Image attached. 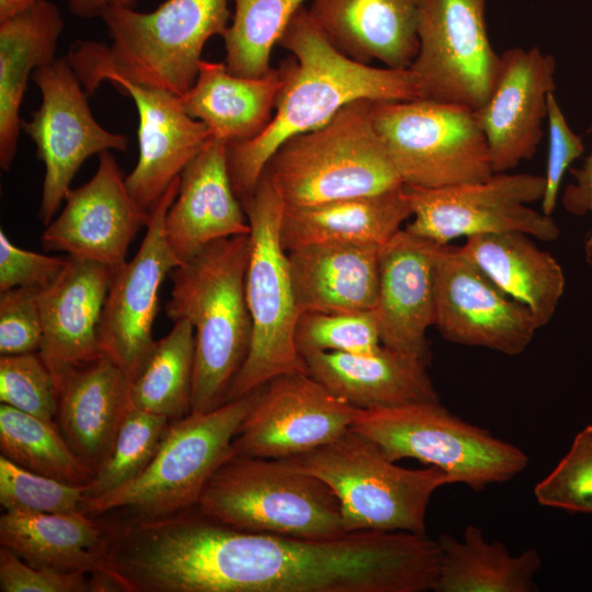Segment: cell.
Listing matches in <instances>:
<instances>
[{"mask_svg":"<svg viewBox=\"0 0 592 592\" xmlns=\"http://www.w3.org/2000/svg\"><path fill=\"white\" fill-rule=\"evenodd\" d=\"M278 45L292 55L280 65L275 113L255 138L229 145L228 170L241 205L253 194L267 162L287 139L317 129L356 100L396 102L418 98L408 69L373 67L339 52L301 7Z\"/></svg>","mask_w":592,"mask_h":592,"instance_id":"cell-1","label":"cell"},{"mask_svg":"<svg viewBox=\"0 0 592 592\" xmlns=\"http://www.w3.org/2000/svg\"><path fill=\"white\" fill-rule=\"evenodd\" d=\"M112 44L76 42L66 58L89 95L121 77L178 96L194 84L201 55L228 27V0H164L151 12L110 8L100 16Z\"/></svg>","mask_w":592,"mask_h":592,"instance_id":"cell-2","label":"cell"},{"mask_svg":"<svg viewBox=\"0 0 592 592\" xmlns=\"http://www.w3.org/2000/svg\"><path fill=\"white\" fill-rule=\"evenodd\" d=\"M249 253L250 234L232 236L209 243L169 273L166 315L194 329L191 412L224 405L247 358L252 333L244 289Z\"/></svg>","mask_w":592,"mask_h":592,"instance_id":"cell-3","label":"cell"},{"mask_svg":"<svg viewBox=\"0 0 592 592\" xmlns=\"http://www.w3.org/2000/svg\"><path fill=\"white\" fill-rule=\"evenodd\" d=\"M373 103L353 101L321 127L280 146L264 171L286 206L373 195L403 185L375 128Z\"/></svg>","mask_w":592,"mask_h":592,"instance_id":"cell-4","label":"cell"},{"mask_svg":"<svg viewBox=\"0 0 592 592\" xmlns=\"http://www.w3.org/2000/svg\"><path fill=\"white\" fill-rule=\"evenodd\" d=\"M322 480L337 497L345 532L425 534V515L436 489L453 483L437 467L403 468L352 428L335 441L280 459Z\"/></svg>","mask_w":592,"mask_h":592,"instance_id":"cell-5","label":"cell"},{"mask_svg":"<svg viewBox=\"0 0 592 592\" xmlns=\"http://www.w3.org/2000/svg\"><path fill=\"white\" fill-rule=\"evenodd\" d=\"M263 387L212 411L171 420L146 469L102 497L84 499L82 512L151 519L195 506L210 476L235 453L232 442Z\"/></svg>","mask_w":592,"mask_h":592,"instance_id":"cell-6","label":"cell"},{"mask_svg":"<svg viewBox=\"0 0 592 592\" xmlns=\"http://www.w3.org/2000/svg\"><path fill=\"white\" fill-rule=\"evenodd\" d=\"M242 207L250 224L244 289L252 333L247 358L229 388L226 402L261 388L278 376L308 373L307 363L295 343L300 315L287 252L281 241L285 203L265 171Z\"/></svg>","mask_w":592,"mask_h":592,"instance_id":"cell-7","label":"cell"},{"mask_svg":"<svg viewBox=\"0 0 592 592\" xmlns=\"http://www.w3.org/2000/svg\"><path fill=\"white\" fill-rule=\"evenodd\" d=\"M195 506L239 531L305 538L346 533L332 490L280 459L234 453L210 476Z\"/></svg>","mask_w":592,"mask_h":592,"instance_id":"cell-8","label":"cell"},{"mask_svg":"<svg viewBox=\"0 0 592 592\" xmlns=\"http://www.w3.org/2000/svg\"><path fill=\"white\" fill-rule=\"evenodd\" d=\"M352 429L375 442L390 460L418 459L474 491L509 481L528 464L517 446L452 414L440 401L358 409Z\"/></svg>","mask_w":592,"mask_h":592,"instance_id":"cell-9","label":"cell"},{"mask_svg":"<svg viewBox=\"0 0 592 592\" xmlns=\"http://www.w3.org/2000/svg\"><path fill=\"white\" fill-rule=\"evenodd\" d=\"M373 121L402 183L440 189L493 174L474 111L425 99L374 102Z\"/></svg>","mask_w":592,"mask_h":592,"instance_id":"cell-10","label":"cell"},{"mask_svg":"<svg viewBox=\"0 0 592 592\" xmlns=\"http://www.w3.org/2000/svg\"><path fill=\"white\" fill-rule=\"evenodd\" d=\"M405 189L412 210L405 229L439 244L504 231L524 232L543 241L559 237L551 216L528 206L542 201L544 175L500 172L453 186Z\"/></svg>","mask_w":592,"mask_h":592,"instance_id":"cell-11","label":"cell"},{"mask_svg":"<svg viewBox=\"0 0 592 592\" xmlns=\"http://www.w3.org/2000/svg\"><path fill=\"white\" fill-rule=\"evenodd\" d=\"M419 49L408 68L418 98L476 111L500 65L486 24V0H420Z\"/></svg>","mask_w":592,"mask_h":592,"instance_id":"cell-12","label":"cell"},{"mask_svg":"<svg viewBox=\"0 0 592 592\" xmlns=\"http://www.w3.org/2000/svg\"><path fill=\"white\" fill-rule=\"evenodd\" d=\"M32 78L42 104L31 121H21V129L35 141L37 157L45 164L38 218L48 225L82 163L110 149L125 150L128 138L95 121L89 94L66 56L37 68Z\"/></svg>","mask_w":592,"mask_h":592,"instance_id":"cell-13","label":"cell"},{"mask_svg":"<svg viewBox=\"0 0 592 592\" xmlns=\"http://www.w3.org/2000/svg\"><path fill=\"white\" fill-rule=\"evenodd\" d=\"M179 185L180 177L152 208L136 254L115 270L102 312L99 331L102 353L117 364L130 382L143 368L156 342L152 328L159 309V289L171 270L181 263L164 234L166 215Z\"/></svg>","mask_w":592,"mask_h":592,"instance_id":"cell-14","label":"cell"},{"mask_svg":"<svg viewBox=\"0 0 592 592\" xmlns=\"http://www.w3.org/2000/svg\"><path fill=\"white\" fill-rule=\"evenodd\" d=\"M357 412L309 373L285 374L263 387L232 448L238 455L269 459L299 455L342 436Z\"/></svg>","mask_w":592,"mask_h":592,"instance_id":"cell-15","label":"cell"},{"mask_svg":"<svg viewBox=\"0 0 592 592\" xmlns=\"http://www.w3.org/2000/svg\"><path fill=\"white\" fill-rule=\"evenodd\" d=\"M434 277V326L449 342L514 356L540 328L531 310L497 287L460 247H439Z\"/></svg>","mask_w":592,"mask_h":592,"instance_id":"cell-16","label":"cell"},{"mask_svg":"<svg viewBox=\"0 0 592 592\" xmlns=\"http://www.w3.org/2000/svg\"><path fill=\"white\" fill-rule=\"evenodd\" d=\"M65 201L62 210L41 236L43 249L114 271L126 262L130 243L150 219L129 195L123 171L109 150L99 155L94 175L70 189Z\"/></svg>","mask_w":592,"mask_h":592,"instance_id":"cell-17","label":"cell"},{"mask_svg":"<svg viewBox=\"0 0 592 592\" xmlns=\"http://www.w3.org/2000/svg\"><path fill=\"white\" fill-rule=\"evenodd\" d=\"M555 71L554 56L538 47H512L500 55L491 93L474 111L493 173L508 172L536 153Z\"/></svg>","mask_w":592,"mask_h":592,"instance_id":"cell-18","label":"cell"},{"mask_svg":"<svg viewBox=\"0 0 592 592\" xmlns=\"http://www.w3.org/2000/svg\"><path fill=\"white\" fill-rule=\"evenodd\" d=\"M109 81L128 94L137 109L139 156L125 184L135 203L150 215L213 134L187 114L180 96L121 77Z\"/></svg>","mask_w":592,"mask_h":592,"instance_id":"cell-19","label":"cell"},{"mask_svg":"<svg viewBox=\"0 0 592 592\" xmlns=\"http://www.w3.org/2000/svg\"><path fill=\"white\" fill-rule=\"evenodd\" d=\"M441 244L399 230L379 248L374 308L382 344L430 362L426 330L435 321V257Z\"/></svg>","mask_w":592,"mask_h":592,"instance_id":"cell-20","label":"cell"},{"mask_svg":"<svg viewBox=\"0 0 592 592\" xmlns=\"http://www.w3.org/2000/svg\"><path fill=\"white\" fill-rule=\"evenodd\" d=\"M114 270L67 255L60 274L38 292L43 337L38 354L56 380L103 356L100 325Z\"/></svg>","mask_w":592,"mask_h":592,"instance_id":"cell-21","label":"cell"},{"mask_svg":"<svg viewBox=\"0 0 592 592\" xmlns=\"http://www.w3.org/2000/svg\"><path fill=\"white\" fill-rule=\"evenodd\" d=\"M228 145L212 136L180 175L179 192L164 220L167 241L183 262L209 243L250 234L248 216L228 170Z\"/></svg>","mask_w":592,"mask_h":592,"instance_id":"cell-22","label":"cell"},{"mask_svg":"<svg viewBox=\"0 0 592 592\" xmlns=\"http://www.w3.org/2000/svg\"><path fill=\"white\" fill-rule=\"evenodd\" d=\"M55 384V422L76 455L96 474L110 456L132 407L130 379L103 355L66 371Z\"/></svg>","mask_w":592,"mask_h":592,"instance_id":"cell-23","label":"cell"},{"mask_svg":"<svg viewBox=\"0 0 592 592\" xmlns=\"http://www.w3.org/2000/svg\"><path fill=\"white\" fill-rule=\"evenodd\" d=\"M419 7L420 0H312L308 13L349 58L408 69L419 49Z\"/></svg>","mask_w":592,"mask_h":592,"instance_id":"cell-24","label":"cell"},{"mask_svg":"<svg viewBox=\"0 0 592 592\" xmlns=\"http://www.w3.org/2000/svg\"><path fill=\"white\" fill-rule=\"evenodd\" d=\"M304 358L314 378L361 410L440 401L429 363L384 345L364 354L322 352Z\"/></svg>","mask_w":592,"mask_h":592,"instance_id":"cell-25","label":"cell"},{"mask_svg":"<svg viewBox=\"0 0 592 592\" xmlns=\"http://www.w3.org/2000/svg\"><path fill=\"white\" fill-rule=\"evenodd\" d=\"M379 248L321 242L286 251L299 315L374 310Z\"/></svg>","mask_w":592,"mask_h":592,"instance_id":"cell-26","label":"cell"},{"mask_svg":"<svg viewBox=\"0 0 592 592\" xmlns=\"http://www.w3.org/2000/svg\"><path fill=\"white\" fill-rule=\"evenodd\" d=\"M412 216L405 185L373 195L307 206H286L281 241L286 251L321 243L342 242L380 247Z\"/></svg>","mask_w":592,"mask_h":592,"instance_id":"cell-27","label":"cell"},{"mask_svg":"<svg viewBox=\"0 0 592 592\" xmlns=\"http://www.w3.org/2000/svg\"><path fill=\"white\" fill-rule=\"evenodd\" d=\"M65 23L52 1L37 0L0 23V167L13 163L21 130L20 106L33 72L54 61Z\"/></svg>","mask_w":592,"mask_h":592,"instance_id":"cell-28","label":"cell"},{"mask_svg":"<svg viewBox=\"0 0 592 592\" xmlns=\"http://www.w3.org/2000/svg\"><path fill=\"white\" fill-rule=\"evenodd\" d=\"M281 87L280 68L247 78L230 73L225 62L202 59L194 84L180 99L190 116L229 146L251 140L266 128Z\"/></svg>","mask_w":592,"mask_h":592,"instance_id":"cell-29","label":"cell"},{"mask_svg":"<svg viewBox=\"0 0 592 592\" xmlns=\"http://www.w3.org/2000/svg\"><path fill=\"white\" fill-rule=\"evenodd\" d=\"M462 252L506 296L526 306L539 327L547 325L565 291L560 264L519 231L466 238Z\"/></svg>","mask_w":592,"mask_h":592,"instance_id":"cell-30","label":"cell"},{"mask_svg":"<svg viewBox=\"0 0 592 592\" xmlns=\"http://www.w3.org/2000/svg\"><path fill=\"white\" fill-rule=\"evenodd\" d=\"M0 546L35 567L79 571L101 579L102 530L95 517L83 512L3 511L0 516Z\"/></svg>","mask_w":592,"mask_h":592,"instance_id":"cell-31","label":"cell"},{"mask_svg":"<svg viewBox=\"0 0 592 592\" xmlns=\"http://www.w3.org/2000/svg\"><path fill=\"white\" fill-rule=\"evenodd\" d=\"M440 563L435 592H531L542 566L535 548L517 556L501 542H487L482 528L467 525L462 539L443 533L437 539Z\"/></svg>","mask_w":592,"mask_h":592,"instance_id":"cell-32","label":"cell"},{"mask_svg":"<svg viewBox=\"0 0 592 592\" xmlns=\"http://www.w3.org/2000/svg\"><path fill=\"white\" fill-rule=\"evenodd\" d=\"M194 364L193 326L184 319L174 321L169 333L155 342L143 368L130 382L132 407L170 420L189 414Z\"/></svg>","mask_w":592,"mask_h":592,"instance_id":"cell-33","label":"cell"},{"mask_svg":"<svg viewBox=\"0 0 592 592\" xmlns=\"http://www.w3.org/2000/svg\"><path fill=\"white\" fill-rule=\"evenodd\" d=\"M1 455L30 471L87 486L94 477L69 446L55 421L0 405Z\"/></svg>","mask_w":592,"mask_h":592,"instance_id":"cell-34","label":"cell"},{"mask_svg":"<svg viewBox=\"0 0 592 592\" xmlns=\"http://www.w3.org/2000/svg\"><path fill=\"white\" fill-rule=\"evenodd\" d=\"M232 1V20L221 36L226 67L239 77H261L272 69V49L306 0Z\"/></svg>","mask_w":592,"mask_h":592,"instance_id":"cell-35","label":"cell"},{"mask_svg":"<svg viewBox=\"0 0 592 592\" xmlns=\"http://www.w3.org/2000/svg\"><path fill=\"white\" fill-rule=\"evenodd\" d=\"M170 421L164 415L130 407L110 456L86 486L84 499L102 497L141 474L157 453Z\"/></svg>","mask_w":592,"mask_h":592,"instance_id":"cell-36","label":"cell"},{"mask_svg":"<svg viewBox=\"0 0 592 592\" xmlns=\"http://www.w3.org/2000/svg\"><path fill=\"white\" fill-rule=\"evenodd\" d=\"M295 343L303 357L322 352L364 354L383 345L374 310L304 312L296 325Z\"/></svg>","mask_w":592,"mask_h":592,"instance_id":"cell-37","label":"cell"},{"mask_svg":"<svg viewBox=\"0 0 592 592\" xmlns=\"http://www.w3.org/2000/svg\"><path fill=\"white\" fill-rule=\"evenodd\" d=\"M86 486L70 485L24 469L0 456V504L26 513L82 512Z\"/></svg>","mask_w":592,"mask_h":592,"instance_id":"cell-38","label":"cell"},{"mask_svg":"<svg viewBox=\"0 0 592 592\" xmlns=\"http://www.w3.org/2000/svg\"><path fill=\"white\" fill-rule=\"evenodd\" d=\"M543 506L592 513V425L573 439L568 453L534 488Z\"/></svg>","mask_w":592,"mask_h":592,"instance_id":"cell-39","label":"cell"},{"mask_svg":"<svg viewBox=\"0 0 592 592\" xmlns=\"http://www.w3.org/2000/svg\"><path fill=\"white\" fill-rule=\"evenodd\" d=\"M0 401L37 418L55 421L56 384L38 352L0 357Z\"/></svg>","mask_w":592,"mask_h":592,"instance_id":"cell-40","label":"cell"},{"mask_svg":"<svg viewBox=\"0 0 592 592\" xmlns=\"http://www.w3.org/2000/svg\"><path fill=\"white\" fill-rule=\"evenodd\" d=\"M1 592H112L103 580L84 572L35 567L0 546Z\"/></svg>","mask_w":592,"mask_h":592,"instance_id":"cell-41","label":"cell"},{"mask_svg":"<svg viewBox=\"0 0 592 592\" xmlns=\"http://www.w3.org/2000/svg\"><path fill=\"white\" fill-rule=\"evenodd\" d=\"M38 288L15 287L0 292V354L38 352L43 329Z\"/></svg>","mask_w":592,"mask_h":592,"instance_id":"cell-42","label":"cell"},{"mask_svg":"<svg viewBox=\"0 0 592 592\" xmlns=\"http://www.w3.org/2000/svg\"><path fill=\"white\" fill-rule=\"evenodd\" d=\"M548 155L542 212L551 215L556 208L560 184L570 164L584 151L582 139L569 127L554 92L548 94Z\"/></svg>","mask_w":592,"mask_h":592,"instance_id":"cell-43","label":"cell"},{"mask_svg":"<svg viewBox=\"0 0 592 592\" xmlns=\"http://www.w3.org/2000/svg\"><path fill=\"white\" fill-rule=\"evenodd\" d=\"M66 257L48 255L15 246L0 230V292L15 287L42 289L62 271Z\"/></svg>","mask_w":592,"mask_h":592,"instance_id":"cell-44","label":"cell"},{"mask_svg":"<svg viewBox=\"0 0 592 592\" xmlns=\"http://www.w3.org/2000/svg\"><path fill=\"white\" fill-rule=\"evenodd\" d=\"M592 135V125L588 129ZM574 182L567 185L562 194V205L565 209L574 215L592 213V150L584 159L579 169H570ZM585 258L592 265V229L585 240Z\"/></svg>","mask_w":592,"mask_h":592,"instance_id":"cell-45","label":"cell"},{"mask_svg":"<svg viewBox=\"0 0 592 592\" xmlns=\"http://www.w3.org/2000/svg\"><path fill=\"white\" fill-rule=\"evenodd\" d=\"M137 0H68L70 12L84 19L100 18L110 8L134 9Z\"/></svg>","mask_w":592,"mask_h":592,"instance_id":"cell-46","label":"cell"},{"mask_svg":"<svg viewBox=\"0 0 592 592\" xmlns=\"http://www.w3.org/2000/svg\"><path fill=\"white\" fill-rule=\"evenodd\" d=\"M37 0H0V23L24 11Z\"/></svg>","mask_w":592,"mask_h":592,"instance_id":"cell-47","label":"cell"}]
</instances>
